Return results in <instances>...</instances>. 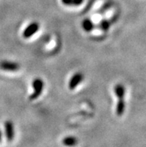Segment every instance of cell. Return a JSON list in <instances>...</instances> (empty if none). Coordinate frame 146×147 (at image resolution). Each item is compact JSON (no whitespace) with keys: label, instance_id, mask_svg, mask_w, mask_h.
Instances as JSON below:
<instances>
[{"label":"cell","instance_id":"cell-5","mask_svg":"<svg viewBox=\"0 0 146 147\" xmlns=\"http://www.w3.org/2000/svg\"><path fill=\"white\" fill-rule=\"evenodd\" d=\"M118 102L116 104V114L118 117H121L124 114L125 110V102H124V97H119L117 98Z\"/></svg>","mask_w":146,"mask_h":147},{"label":"cell","instance_id":"cell-8","mask_svg":"<svg viewBox=\"0 0 146 147\" xmlns=\"http://www.w3.org/2000/svg\"><path fill=\"white\" fill-rule=\"evenodd\" d=\"M81 27L86 32H90L94 28V25H93V22L89 19L87 18L84 19L82 21Z\"/></svg>","mask_w":146,"mask_h":147},{"label":"cell","instance_id":"cell-10","mask_svg":"<svg viewBox=\"0 0 146 147\" xmlns=\"http://www.w3.org/2000/svg\"><path fill=\"white\" fill-rule=\"evenodd\" d=\"M63 142L65 145L73 146L76 144V140L75 138H66Z\"/></svg>","mask_w":146,"mask_h":147},{"label":"cell","instance_id":"cell-1","mask_svg":"<svg viewBox=\"0 0 146 147\" xmlns=\"http://www.w3.org/2000/svg\"><path fill=\"white\" fill-rule=\"evenodd\" d=\"M32 88H33V93L29 96L30 100H35L39 98L40 96L42 94L44 89V82L40 78H36L32 82Z\"/></svg>","mask_w":146,"mask_h":147},{"label":"cell","instance_id":"cell-11","mask_svg":"<svg viewBox=\"0 0 146 147\" xmlns=\"http://www.w3.org/2000/svg\"><path fill=\"white\" fill-rule=\"evenodd\" d=\"M101 28H102V30H104V32H107V30L109 29L110 28V23L109 22L104 20L101 23Z\"/></svg>","mask_w":146,"mask_h":147},{"label":"cell","instance_id":"cell-7","mask_svg":"<svg viewBox=\"0 0 146 147\" xmlns=\"http://www.w3.org/2000/svg\"><path fill=\"white\" fill-rule=\"evenodd\" d=\"M114 93L117 98L118 97H124L125 96V88L122 84H117L114 87Z\"/></svg>","mask_w":146,"mask_h":147},{"label":"cell","instance_id":"cell-12","mask_svg":"<svg viewBox=\"0 0 146 147\" xmlns=\"http://www.w3.org/2000/svg\"><path fill=\"white\" fill-rule=\"evenodd\" d=\"M1 137H2V134H1V132H0V140H1Z\"/></svg>","mask_w":146,"mask_h":147},{"label":"cell","instance_id":"cell-6","mask_svg":"<svg viewBox=\"0 0 146 147\" xmlns=\"http://www.w3.org/2000/svg\"><path fill=\"white\" fill-rule=\"evenodd\" d=\"M5 129L6 137L7 140H12V138H13V125L12 123L10 121L6 122L5 124Z\"/></svg>","mask_w":146,"mask_h":147},{"label":"cell","instance_id":"cell-3","mask_svg":"<svg viewBox=\"0 0 146 147\" xmlns=\"http://www.w3.org/2000/svg\"><path fill=\"white\" fill-rule=\"evenodd\" d=\"M83 80V75L81 72H77L75 73L72 77H71L70 80L69 82V88L71 90H73L75 89L78 85L82 82Z\"/></svg>","mask_w":146,"mask_h":147},{"label":"cell","instance_id":"cell-4","mask_svg":"<svg viewBox=\"0 0 146 147\" xmlns=\"http://www.w3.org/2000/svg\"><path fill=\"white\" fill-rule=\"evenodd\" d=\"M20 64L16 62L8 61H0V69L4 71L15 72L20 69Z\"/></svg>","mask_w":146,"mask_h":147},{"label":"cell","instance_id":"cell-2","mask_svg":"<svg viewBox=\"0 0 146 147\" xmlns=\"http://www.w3.org/2000/svg\"><path fill=\"white\" fill-rule=\"evenodd\" d=\"M40 29V23L37 22H32L28 25L22 32V37L25 39H29Z\"/></svg>","mask_w":146,"mask_h":147},{"label":"cell","instance_id":"cell-9","mask_svg":"<svg viewBox=\"0 0 146 147\" xmlns=\"http://www.w3.org/2000/svg\"><path fill=\"white\" fill-rule=\"evenodd\" d=\"M62 3L67 6H78L82 4L83 0H61Z\"/></svg>","mask_w":146,"mask_h":147}]
</instances>
